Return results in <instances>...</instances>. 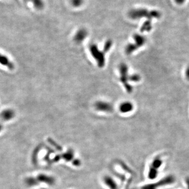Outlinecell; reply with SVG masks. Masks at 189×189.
<instances>
[{
  "mask_svg": "<svg viewBox=\"0 0 189 189\" xmlns=\"http://www.w3.org/2000/svg\"><path fill=\"white\" fill-rule=\"evenodd\" d=\"M129 18L133 20H138L146 18L149 20L160 18V12L156 10L149 11L145 8H133L128 12Z\"/></svg>",
  "mask_w": 189,
  "mask_h": 189,
  "instance_id": "cell-1",
  "label": "cell"
},
{
  "mask_svg": "<svg viewBox=\"0 0 189 189\" xmlns=\"http://www.w3.org/2000/svg\"><path fill=\"white\" fill-rule=\"evenodd\" d=\"M175 180L176 179L174 175H170L163 178L155 183L145 185L143 187L142 189H157L159 187L172 184L175 182Z\"/></svg>",
  "mask_w": 189,
  "mask_h": 189,
  "instance_id": "cell-2",
  "label": "cell"
},
{
  "mask_svg": "<svg viewBox=\"0 0 189 189\" xmlns=\"http://www.w3.org/2000/svg\"><path fill=\"white\" fill-rule=\"evenodd\" d=\"M134 39L136 42V44L129 45L127 46V48H126V52L128 54H131L133 51L136 50L138 47L141 46L145 44L146 42L145 37L140 35L135 34L134 35Z\"/></svg>",
  "mask_w": 189,
  "mask_h": 189,
  "instance_id": "cell-3",
  "label": "cell"
},
{
  "mask_svg": "<svg viewBox=\"0 0 189 189\" xmlns=\"http://www.w3.org/2000/svg\"><path fill=\"white\" fill-rule=\"evenodd\" d=\"M91 54L94 59L97 61L99 66L103 67L105 64V58L103 53L98 50L97 47L96 45H93L90 48Z\"/></svg>",
  "mask_w": 189,
  "mask_h": 189,
  "instance_id": "cell-4",
  "label": "cell"
},
{
  "mask_svg": "<svg viewBox=\"0 0 189 189\" xmlns=\"http://www.w3.org/2000/svg\"><path fill=\"white\" fill-rule=\"evenodd\" d=\"M127 71L128 68L127 65H126L125 64L120 65V71L121 73V81L123 83V84L125 85L128 92L130 93V92H131L132 91V87L127 83Z\"/></svg>",
  "mask_w": 189,
  "mask_h": 189,
  "instance_id": "cell-5",
  "label": "cell"
},
{
  "mask_svg": "<svg viewBox=\"0 0 189 189\" xmlns=\"http://www.w3.org/2000/svg\"><path fill=\"white\" fill-rule=\"evenodd\" d=\"M0 64L5 66L8 69L13 70L14 68L13 63L11 61L8 57L0 53Z\"/></svg>",
  "mask_w": 189,
  "mask_h": 189,
  "instance_id": "cell-6",
  "label": "cell"
},
{
  "mask_svg": "<svg viewBox=\"0 0 189 189\" xmlns=\"http://www.w3.org/2000/svg\"><path fill=\"white\" fill-rule=\"evenodd\" d=\"M95 107L98 111L110 112L113 111V107L108 103L104 102H98L95 104Z\"/></svg>",
  "mask_w": 189,
  "mask_h": 189,
  "instance_id": "cell-7",
  "label": "cell"
},
{
  "mask_svg": "<svg viewBox=\"0 0 189 189\" xmlns=\"http://www.w3.org/2000/svg\"><path fill=\"white\" fill-rule=\"evenodd\" d=\"M163 165V160L160 155H158L153 159L150 168L158 170V169Z\"/></svg>",
  "mask_w": 189,
  "mask_h": 189,
  "instance_id": "cell-8",
  "label": "cell"
},
{
  "mask_svg": "<svg viewBox=\"0 0 189 189\" xmlns=\"http://www.w3.org/2000/svg\"><path fill=\"white\" fill-rule=\"evenodd\" d=\"M87 35V31L85 29L82 28L76 33L74 39L76 42H81L86 38Z\"/></svg>",
  "mask_w": 189,
  "mask_h": 189,
  "instance_id": "cell-9",
  "label": "cell"
},
{
  "mask_svg": "<svg viewBox=\"0 0 189 189\" xmlns=\"http://www.w3.org/2000/svg\"><path fill=\"white\" fill-rule=\"evenodd\" d=\"M14 116V113L11 109H6L1 113V117L4 120H9L13 118Z\"/></svg>",
  "mask_w": 189,
  "mask_h": 189,
  "instance_id": "cell-10",
  "label": "cell"
},
{
  "mask_svg": "<svg viewBox=\"0 0 189 189\" xmlns=\"http://www.w3.org/2000/svg\"><path fill=\"white\" fill-rule=\"evenodd\" d=\"M133 109V106L131 103H124L122 104L120 106V111L122 113H128L132 111Z\"/></svg>",
  "mask_w": 189,
  "mask_h": 189,
  "instance_id": "cell-11",
  "label": "cell"
},
{
  "mask_svg": "<svg viewBox=\"0 0 189 189\" xmlns=\"http://www.w3.org/2000/svg\"><path fill=\"white\" fill-rule=\"evenodd\" d=\"M30 2L32 3L35 8L38 10H42L44 7L43 0H31Z\"/></svg>",
  "mask_w": 189,
  "mask_h": 189,
  "instance_id": "cell-12",
  "label": "cell"
},
{
  "mask_svg": "<svg viewBox=\"0 0 189 189\" xmlns=\"http://www.w3.org/2000/svg\"><path fill=\"white\" fill-rule=\"evenodd\" d=\"M152 28L151 26V22L150 21H148L147 22L144 23L141 27V32H145V31H149Z\"/></svg>",
  "mask_w": 189,
  "mask_h": 189,
  "instance_id": "cell-13",
  "label": "cell"
},
{
  "mask_svg": "<svg viewBox=\"0 0 189 189\" xmlns=\"http://www.w3.org/2000/svg\"><path fill=\"white\" fill-rule=\"evenodd\" d=\"M84 0H71V4L75 8H79L82 5Z\"/></svg>",
  "mask_w": 189,
  "mask_h": 189,
  "instance_id": "cell-14",
  "label": "cell"
},
{
  "mask_svg": "<svg viewBox=\"0 0 189 189\" xmlns=\"http://www.w3.org/2000/svg\"><path fill=\"white\" fill-rule=\"evenodd\" d=\"M140 80V77L138 75H133L130 77V81L133 82H138Z\"/></svg>",
  "mask_w": 189,
  "mask_h": 189,
  "instance_id": "cell-15",
  "label": "cell"
},
{
  "mask_svg": "<svg viewBox=\"0 0 189 189\" xmlns=\"http://www.w3.org/2000/svg\"><path fill=\"white\" fill-rule=\"evenodd\" d=\"M111 44H112V43L111 40H108L107 42L105 45V48H104V50L105 52H107L110 49L111 46Z\"/></svg>",
  "mask_w": 189,
  "mask_h": 189,
  "instance_id": "cell-16",
  "label": "cell"
},
{
  "mask_svg": "<svg viewBox=\"0 0 189 189\" xmlns=\"http://www.w3.org/2000/svg\"><path fill=\"white\" fill-rule=\"evenodd\" d=\"M185 77L187 79V81H189V66L185 69Z\"/></svg>",
  "mask_w": 189,
  "mask_h": 189,
  "instance_id": "cell-17",
  "label": "cell"
},
{
  "mask_svg": "<svg viewBox=\"0 0 189 189\" xmlns=\"http://www.w3.org/2000/svg\"><path fill=\"white\" fill-rule=\"evenodd\" d=\"M175 1L177 4H182L185 2V0H175Z\"/></svg>",
  "mask_w": 189,
  "mask_h": 189,
  "instance_id": "cell-18",
  "label": "cell"
},
{
  "mask_svg": "<svg viewBox=\"0 0 189 189\" xmlns=\"http://www.w3.org/2000/svg\"><path fill=\"white\" fill-rule=\"evenodd\" d=\"M185 183L187 184V189H189V177H187L185 179Z\"/></svg>",
  "mask_w": 189,
  "mask_h": 189,
  "instance_id": "cell-19",
  "label": "cell"
},
{
  "mask_svg": "<svg viewBox=\"0 0 189 189\" xmlns=\"http://www.w3.org/2000/svg\"><path fill=\"white\" fill-rule=\"evenodd\" d=\"M24 1H25L26 2H30V1H31V0H24Z\"/></svg>",
  "mask_w": 189,
  "mask_h": 189,
  "instance_id": "cell-20",
  "label": "cell"
},
{
  "mask_svg": "<svg viewBox=\"0 0 189 189\" xmlns=\"http://www.w3.org/2000/svg\"><path fill=\"white\" fill-rule=\"evenodd\" d=\"M1 129H2V126L0 125V131L1 130Z\"/></svg>",
  "mask_w": 189,
  "mask_h": 189,
  "instance_id": "cell-21",
  "label": "cell"
}]
</instances>
